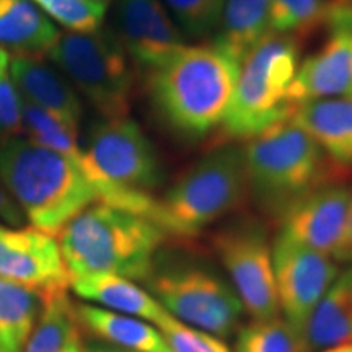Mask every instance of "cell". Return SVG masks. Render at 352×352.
<instances>
[{
  "mask_svg": "<svg viewBox=\"0 0 352 352\" xmlns=\"http://www.w3.org/2000/svg\"><path fill=\"white\" fill-rule=\"evenodd\" d=\"M168 236L145 215L95 202L57 235L69 276L114 274L148 280L160 246Z\"/></svg>",
  "mask_w": 352,
  "mask_h": 352,
  "instance_id": "cell-2",
  "label": "cell"
},
{
  "mask_svg": "<svg viewBox=\"0 0 352 352\" xmlns=\"http://www.w3.org/2000/svg\"><path fill=\"white\" fill-rule=\"evenodd\" d=\"M23 132L21 100L8 72H0V140L20 138Z\"/></svg>",
  "mask_w": 352,
  "mask_h": 352,
  "instance_id": "cell-31",
  "label": "cell"
},
{
  "mask_svg": "<svg viewBox=\"0 0 352 352\" xmlns=\"http://www.w3.org/2000/svg\"><path fill=\"white\" fill-rule=\"evenodd\" d=\"M276 296L279 314L303 334L320 298L340 272L328 254L314 252L277 235L272 241Z\"/></svg>",
  "mask_w": 352,
  "mask_h": 352,
  "instance_id": "cell-11",
  "label": "cell"
},
{
  "mask_svg": "<svg viewBox=\"0 0 352 352\" xmlns=\"http://www.w3.org/2000/svg\"><path fill=\"white\" fill-rule=\"evenodd\" d=\"M41 308L36 290L0 279V352H23Z\"/></svg>",
  "mask_w": 352,
  "mask_h": 352,
  "instance_id": "cell-24",
  "label": "cell"
},
{
  "mask_svg": "<svg viewBox=\"0 0 352 352\" xmlns=\"http://www.w3.org/2000/svg\"><path fill=\"white\" fill-rule=\"evenodd\" d=\"M70 287L83 300L94 302L116 314L135 316L160 328L171 315L151 292L135 280L114 274H83L70 277Z\"/></svg>",
  "mask_w": 352,
  "mask_h": 352,
  "instance_id": "cell-18",
  "label": "cell"
},
{
  "mask_svg": "<svg viewBox=\"0 0 352 352\" xmlns=\"http://www.w3.org/2000/svg\"><path fill=\"white\" fill-rule=\"evenodd\" d=\"M235 352H307L303 334L280 316L254 320L240 329Z\"/></svg>",
  "mask_w": 352,
  "mask_h": 352,
  "instance_id": "cell-27",
  "label": "cell"
},
{
  "mask_svg": "<svg viewBox=\"0 0 352 352\" xmlns=\"http://www.w3.org/2000/svg\"><path fill=\"white\" fill-rule=\"evenodd\" d=\"M8 60H10L8 52L3 50L2 46H0V72H6V70L8 69Z\"/></svg>",
  "mask_w": 352,
  "mask_h": 352,
  "instance_id": "cell-36",
  "label": "cell"
},
{
  "mask_svg": "<svg viewBox=\"0 0 352 352\" xmlns=\"http://www.w3.org/2000/svg\"><path fill=\"white\" fill-rule=\"evenodd\" d=\"M215 252L226 267L230 285L253 320L279 316L272 245L256 222H240L215 236Z\"/></svg>",
  "mask_w": 352,
  "mask_h": 352,
  "instance_id": "cell-10",
  "label": "cell"
},
{
  "mask_svg": "<svg viewBox=\"0 0 352 352\" xmlns=\"http://www.w3.org/2000/svg\"><path fill=\"white\" fill-rule=\"evenodd\" d=\"M246 195L243 148L223 145L184 171L158 199L160 226L168 235L195 236L239 208Z\"/></svg>",
  "mask_w": 352,
  "mask_h": 352,
  "instance_id": "cell-7",
  "label": "cell"
},
{
  "mask_svg": "<svg viewBox=\"0 0 352 352\" xmlns=\"http://www.w3.org/2000/svg\"><path fill=\"white\" fill-rule=\"evenodd\" d=\"M70 33L98 32L107 13V2L100 0H33Z\"/></svg>",
  "mask_w": 352,
  "mask_h": 352,
  "instance_id": "cell-29",
  "label": "cell"
},
{
  "mask_svg": "<svg viewBox=\"0 0 352 352\" xmlns=\"http://www.w3.org/2000/svg\"><path fill=\"white\" fill-rule=\"evenodd\" d=\"M60 33L33 0H0V46L15 56H47Z\"/></svg>",
  "mask_w": 352,
  "mask_h": 352,
  "instance_id": "cell-20",
  "label": "cell"
},
{
  "mask_svg": "<svg viewBox=\"0 0 352 352\" xmlns=\"http://www.w3.org/2000/svg\"><path fill=\"white\" fill-rule=\"evenodd\" d=\"M21 100V121H23V132L30 140L43 147L51 148L63 155L72 158L80 164L85 157V151L78 147L77 129L67 122L36 107L20 95Z\"/></svg>",
  "mask_w": 352,
  "mask_h": 352,
  "instance_id": "cell-25",
  "label": "cell"
},
{
  "mask_svg": "<svg viewBox=\"0 0 352 352\" xmlns=\"http://www.w3.org/2000/svg\"><path fill=\"white\" fill-rule=\"evenodd\" d=\"M240 64L215 44L184 46L151 69L152 107L170 129L184 138H204L222 124Z\"/></svg>",
  "mask_w": 352,
  "mask_h": 352,
  "instance_id": "cell-1",
  "label": "cell"
},
{
  "mask_svg": "<svg viewBox=\"0 0 352 352\" xmlns=\"http://www.w3.org/2000/svg\"><path fill=\"white\" fill-rule=\"evenodd\" d=\"M43 308L23 352H85L76 307L67 289L41 294Z\"/></svg>",
  "mask_w": 352,
  "mask_h": 352,
  "instance_id": "cell-22",
  "label": "cell"
},
{
  "mask_svg": "<svg viewBox=\"0 0 352 352\" xmlns=\"http://www.w3.org/2000/svg\"><path fill=\"white\" fill-rule=\"evenodd\" d=\"M351 196L344 183H323L285 210L277 235L333 256L346 230Z\"/></svg>",
  "mask_w": 352,
  "mask_h": 352,
  "instance_id": "cell-14",
  "label": "cell"
},
{
  "mask_svg": "<svg viewBox=\"0 0 352 352\" xmlns=\"http://www.w3.org/2000/svg\"><path fill=\"white\" fill-rule=\"evenodd\" d=\"M82 168L98 189L100 202L145 215L160 226V208L152 191L160 186L164 168L134 120L113 118L96 124Z\"/></svg>",
  "mask_w": 352,
  "mask_h": 352,
  "instance_id": "cell-4",
  "label": "cell"
},
{
  "mask_svg": "<svg viewBox=\"0 0 352 352\" xmlns=\"http://www.w3.org/2000/svg\"><path fill=\"white\" fill-rule=\"evenodd\" d=\"M352 341V263L338 272L303 329L307 352Z\"/></svg>",
  "mask_w": 352,
  "mask_h": 352,
  "instance_id": "cell-19",
  "label": "cell"
},
{
  "mask_svg": "<svg viewBox=\"0 0 352 352\" xmlns=\"http://www.w3.org/2000/svg\"><path fill=\"white\" fill-rule=\"evenodd\" d=\"M0 279L36 290L39 296L70 285L57 240L34 227L0 226Z\"/></svg>",
  "mask_w": 352,
  "mask_h": 352,
  "instance_id": "cell-13",
  "label": "cell"
},
{
  "mask_svg": "<svg viewBox=\"0 0 352 352\" xmlns=\"http://www.w3.org/2000/svg\"><path fill=\"white\" fill-rule=\"evenodd\" d=\"M338 0H270V33L308 36L327 25Z\"/></svg>",
  "mask_w": 352,
  "mask_h": 352,
  "instance_id": "cell-26",
  "label": "cell"
},
{
  "mask_svg": "<svg viewBox=\"0 0 352 352\" xmlns=\"http://www.w3.org/2000/svg\"><path fill=\"white\" fill-rule=\"evenodd\" d=\"M243 157L248 192L274 217L327 183L328 157L290 120L250 139Z\"/></svg>",
  "mask_w": 352,
  "mask_h": 352,
  "instance_id": "cell-6",
  "label": "cell"
},
{
  "mask_svg": "<svg viewBox=\"0 0 352 352\" xmlns=\"http://www.w3.org/2000/svg\"><path fill=\"white\" fill-rule=\"evenodd\" d=\"M158 329L171 352H232L219 336L184 324L173 316Z\"/></svg>",
  "mask_w": 352,
  "mask_h": 352,
  "instance_id": "cell-30",
  "label": "cell"
},
{
  "mask_svg": "<svg viewBox=\"0 0 352 352\" xmlns=\"http://www.w3.org/2000/svg\"><path fill=\"white\" fill-rule=\"evenodd\" d=\"M118 39L127 56L148 70L184 46V34L160 0H120Z\"/></svg>",
  "mask_w": 352,
  "mask_h": 352,
  "instance_id": "cell-15",
  "label": "cell"
},
{
  "mask_svg": "<svg viewBox=\"0 0 352 352\" xmlns=\"http://www.w3.org/2000/svg\"><path fill=\"white\" fill-rule=\"evenodd\" d=\"M338 2H351L352 3V0H338Z\"/></svg>",
  "mask_w": 352,
  "mask_h": 352,
  "instance_id": "cell-37",
  "label": "cell"
},
{
  "mask_svg": "<svg viewBox=\"0 0 352 352\" xmlns=\"http://www.w3.org/2000/svg\"><path fill=\"white\" fill-rule=\"evenodd\" d=\"M47 57L104 120L129 116L132 72L127 52L108 32L60 34Z\"/></svg>",
  "mask_w": 352,
  "mask_h": 352,
  "instance_id": "cell-8",
  "label": "cell"
},
{
  "mask_svg": "<svg viewBox=\"0 0 352 352\" xmlns=\"http://www.w3.org/2000/svg\"><path fill=\"white\" fill-rule=\"evenodd\" d=\"M100 2H107V0H100Z\"/></svg>",
  "mask_w": 352,
  "mask_h": 352,
  "instance_id": "cell-38",
  "label": "cell"
},
{
  "mask_svg": "<svg viewBox=\"0 0 352 352\" xmlns=\"http://www.w3.org/2000/svg\"><path fill=\"white\" fill-rule=\"evenodd\" d=\"M0 219L13 227H21L25 222L23 210L3 184H0Z\"/></svg>",
  "mask_w": 352,
  "mask_h": 352,
  "instance_id": "cell-32",
  "label": "cell"
},
{
  "mask_svg": "<svg viewBox=\"0 0 352 352\" xmlns=\"http://www.w3.org/2000/svg\"><path fill=\"white\" fill-rule=\"evenodd\" d=\"M336 263H352V196H351V204H349V214H347V222H346V230L342 233V239L340 245L334 250L333 256Z\"/></svg>",
  "mask_w": 352,
  "mask_h": 352,
  "instance_id": "cell-33",
  "label": "cell"
},
{
  "mask_svg": "<svg viewBox=\"0 0 352 352\" xmlns=\"http://www.w3.org/2000/svg\"><path fill=\"white\" fill-rule=\"evenodd\" d=\"M8 67L12 82L23 98L67 124L78 127L83 111L80 98L54 69L44 63L43 57L13 56Z\"/></svg>",
  "mask_w": 352,
  "mask_h": 352,
  "instance_id": "cell-16",
  "label": "cell"
},
{
  "mask_svg": "<svg viewBox=\"0 0 352 352\" xmlns=\"http://www.w3.org/2000/svg\"><path fill=\"white\" fill-rule=\"evenodd\" d=\"M324 28L327 39L302 60L290 85L294 109L307 101L352 96V3H334Z\"/></svg>",
  "mask_w": 352,
  "mask_h": 352,
  "instance_id": "cell-12",
  "label": "cell"
},
{
  "mask_svg": "<svg viewBox=\"0 0 352 352\" xmlns=\"http://www.w3.org/2000/svg\"><path fill=\"white\" fill-rule=\"evenodd\" d=\"M267 33L270 0H226L212 44L241 64Z\"/></svg>",
  "mask_w": 352,
  "mask_h": 352,
  "instance_id": "cell-23",
  "label": "cell"
},
{
  "mask_svg": "<svg viewBox=\"0 0 352 352\" xmlns=\"http://www.w3.org/2000/svg\"><path fill=\"white\" fill-rule=\"evenodd\" d=\"M85 352H134V351L122 349V347L108 344V342H107V344H100V342H95V344L85 346Z\"/></svg>",
  "mask_w": 352,
  "mask_h": 352,
  "instance_id": "cell-34",
  "label": "cell"
},
{
  "mask_svg": "<svg viewBox=\"0 0 352 352\" xmlns=\"http://www.w3.org/2000/svg\"><path fill=\"white\" fill-rule=\"evenodd\" d=\"M184 36L206 38L217 33L226 0H164Z\"/></svg>",
  "mask_w": 352,
  "mask_h": 352,
  "instance_id": "cell-28",
  "label": "cell"
},
{
  "mask_svg": "<svg viewBox=\"0 0 352 352\" xmlns=\"http://www.w3.org/2000/svg\"><path fill=\"white\" fill-rule=\"evenodd\" d=\"M0 179L32 226L52 236L100 202L98 189L78 162L30 139L0 140Z\"/></svg>",
  "mask_w": 352,
  "mask_h": 352,
  "instance_id": "cell-3",
  "label": "cell"
},
{
  "mask_svg": "<svg viewBox=\"0 0 352 352\" xmlns=\"http://www.w3.org/2000/svg\"><path fill=\"white\" fill-rule=\"evenodd\" d=\"M80 327L108 344L134 352H171L155 324L98 305L76 307Z\"/></svg>",
  "mask_w": 352,
  "mask_h": 352,
  "instance_id": "cell-21",
  "label": "cell"
},
{
  "mask_svg": "<svg viewBox=\"0 0 352 352\" xmlns=\"http://www.w3.org/2000/svg\"><path fill=\"white\" fill-rule=\"evenodd\" d=\"M290 121L320 145L329 162L352 168V96L307 101L294 109Z\"/></svg>",
  "mask_w": 352,
  "mask_h": 352,
  "instance_id": "cell-17",
  "label": "cell"
},
{
  "mask_svg": "<svg viewBox=\"0 0 352 352\" xmlns=\"http://www.w3.org/2000/svg\"><path fill=\"white\" fill-rule=\"evenodd\" d=\"M300 65L298 38L267 33L240 64L239 78L223 116V135L250 140L289 121V90Z\"/></svg>",
  "mask_w": 352,
  "mask_h": 352,
  "instance_id": "cell-5",
  "label": "cell"
},
{
  "mask_svg": "<svg viewBox=\"0 0 352 352\" xmlns=\"http://www.w3.org/2000/svg\"><path fill=\"white\" fill-rule=\"evenodd\" d=\"M148 285L173 318L219 338L230 336L245 311L230 283L195 264L153 271Z\"/></svg>",
  "mask_w": 352,
  "mask_h": 352,
  "instance_id": "cell-9",
  "label": "cell"
},
{
  "mask_svg": "<svg viewBox=\"0 0 352 352\" xmlns=\"http://www.w3.org/2000/svg\"><path fill=\"white\" fill-rule=\"evenodd\" d=\"M318 352H352V341L342 342V344L328 347V349H323V351H318Z\"/></svg>",
  "mask_w": 352,
  "mask_h": 352,
  "instance_id": "cell-35",
  "label": "cell"
}]
</instances>
